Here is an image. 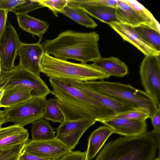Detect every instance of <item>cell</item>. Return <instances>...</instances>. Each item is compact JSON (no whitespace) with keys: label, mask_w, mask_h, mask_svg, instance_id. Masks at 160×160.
Returning a JSON list of instances; mask_svg holds the SVG:
<instances>
[{"label":"cell","mask_w":160,"mask_h":160,"mask_svg":"<svg viewBox=\"0 0 160 160\" xmlns=\"http://www.w3.org/2000/svg\"><path fill=\"white\" fill-rule=\"evenodd\" d=\"M31 128L32 140L41 141L56 138L55 132L48 121L41 118L34 121Z\"/></svg>","instance_id":"23"},{"label":"cell","mask_w":160,"mask_h":160,"mask_svg":"<svg viewBox=\"0 0 160 160\" xmlns=\"http://www.w3.org/2000/svg\"><path fill=\"white\" fill-rule=\"evenodd\" d=\"M7 122L6 118L4 115L3 111L0 109V128H2V125Z\"/></svg>","instance_id":"39"},{"label":"cell","mask_w":160,"mask_h":160,"mask_svg":"<svg viewBox=\"0 0 160 160\" xmlns=\"http://www.w3.org/2000/svg\"><path fill=\"white\" fill-rule=\"evenodd\" d=\"M85 160H88L86 158Z\"/></svg>","instance_id":"44"},{"label":"cell","mask_w":160,"mask_h":160,"mask_svg":"<svg viewBox=\"0 0 160 160\" xmlns=\"http://www.w3.org/2000/svg\"><path fill=\"white\" fill-rule=\"evenodd\" d=\"M8 12L4 10L0 9V38L3 33L6 26Z\"/></svg>","instance_id":"37"},{"label":"cell","mask_w":160,"mask_h":160,"mask_svg":"<svg viewBox=\"0 0 160 160\" xmlns=\"http://www.w3.org/2000/svg\"><path fill=\"white\" fill-rule=\"evenodd\" d=\"M67 5L81 8L88 14L108 24L112 22L118 21L115 14L116 9L111 7L91 4L86 0H68Z\"/></svg>","instance_id":"16"},{"label":"cell","mask_w":160,"mask_h":160,"mask_svg":"<svg viewBox=\"0 0 160 160\" xmlns=\"http://www.w3.org/2000/svg\"><path fill=\"white\" fill-rule=\"evenodd\" d=\"M136 32L148 44L160 52V33L145 25L134 28Z\"/></svg>","instance_id":"27"},{"label":"cell","mask_w":160,"mask_h":160,"mask_svg":"<svg viewBox=\"0 0 160 160\" xmlns=\"http://www.w3.org/2000/svg\"><path fill=\"white\" fill-rule=\"evenodd\" d=\"M154 160H160V159L159 158H156V159H155Z\"/></svg>","instance_id":"42"},{"label":"cell","mask_w":160,"mask_h":160,"mask_svg":"<svg viewBox=\"0 0 160 160\" xmlns=\"http://www.w3.org/2000/svg\"><path fill=\"white\" fill-rule=\"evenodd\" d=\"M1 68H0V75L1 72Z\"/></svg>","instance_id":"43"},{"label":"cell","mask_w":160,"mask_h":160,"mask_svg":"<svg viewBox=\"0 0 160 160\" xmlns=\"http://www.w3.org/2000/svg\"><path fill=\"white\" fill-rule=\"evenodd\" d=\"M22 42L16 31L9 22L0 38V62L1 70H10L15 66L14 61Z\"/></svg>","instance_id":"9"},{"label":"cell","mask_w":160,"mask_h":160,"mask_svg":"<svg viewBox=\"0 0 160 160\" xmlns=\"http://www.w3.org/2000/svg\"><path fill=\"white\" fill-rule=\"evenodd\" d=\"M99 39L98 34L95 31L85 32L68 30L61 32L55 38L46 40L41 45L44 52L56 58L87 63L101 57Z\"/></svg>","instance_id":"2"},{"label":"cell","mask_w":160,"mask_h":160,"mask_svg":"<svg viewBox=\"0 0 160 160\" xmlns=\"http://www.w3.org/2000/svg\"><path fill=\"white\" fill-rule=\"evenodd\" d=\"M32 90L25 86H15L4 90L0 102V108H9L32 97Z\"/></svg>","instance_id":"21"},{"label":"cell","mask_w":160,"mask_h":160,"mask_svg":"<svg viewBox=\"0 0 160 160\" xmlns=\"http://www.w3.org/2000/svg\"><path fill=\"white\" fill-rule=\"evenodd\" d=\"M16 160H49L31 154L23 150L19 154Z\"/></svg>","instance_id":"35"},{"label":"cell","mask_w":160,"mask_h":160,"mask_svg":"<svg viewBox=\"0 0 160 160\" xmlns=\"http://www.w3.org/2000/svg\"><path fill=\"white\" fill-rule=\"evenodd\" d=\"M154 130L160 131V108H158L150 118Z\"/></svg>","instance_id":"36"},{"label":"cell","mask_w":160,"mask_h":160,"mask_svg":"<svg viewBox=\"0 0 160 160\" xmlns=\"http://www.w3.org/2000/svg\"><path fill=\"white\" fill-rule=\"evenodd\" d=\"M68 0H38V1L44 7L48 8L52 12L56 17H58V12L60 13L68 5Z\"/></svg>","instance_id":"29"},{"label":"cell","mask_w":160,"mask_h":160,"mask_svg":"<svg viewBox=\"0 0 160 160\" xmlns=\"http://www.w3.org/2000/svg\"><path fill=\"white\" fill-rule=\"evenodd\" d=\"M150 134L153 137L156 142L157 148H158L159 156L158 158H160V131H156L154 130L150 132Z\"/></svg>","instance_id":"38"},{"label":"cell","mask_w":160,"mask_h":160,"mask_svg":"<svg viewBox=\"0 0 160 160\" xmlns=\"http://www.w3.org/2000/svg\"><path fill=\"white\" fill-rule=\"evenodd\" d=\"M86 158V151H72L60 160H85Z\"/></svg>","instance_id":"34"},{"label":"cell","mask_w":160,"mask_h":160,"mask_svg":"<svg viewBox=\"0 0 160 160\" xmlns=\"http://www.w3.org/2000/svg\"><path fill=\"white\" fill-rule=\"evenodd\" d=\"M60 13L87 28H95L98 24L82 9L67 5Z\"/></svg>","instance_id":"24"},{"label":"cell","mask_w":160,"mask_h":160,"mask_svg":"<svg viewBox=\"0 0 160 160\" xmlns=\"http://www.w3.org/2000/svg\"><path fill=\"white\" fill-rule=\"evenodd\" d=\"M113 131L106 126H100L94 130L90 135L86 151V158L91 160L96 155Z\"/></svg>","instance_id":"18"},{"label":"cell","mask_w":160,"mask_h":160,"mask_svg":"<svg viewBox=\"0 0 160 160\" xmlns=\"http://www.w3.org/2000/svg\"><path fill=\"white\" fill-rule=\"evenodd\" d=\"M28 87L32 90V97L46 99L51 90L40 77L18 65L8 71L1 70L0 75V89H9L15 86Z\"/></svg>","instance_id":"6"},{"label":"cell","mask_w":160,"mask_h":160,"mask_svg":"<svg viewBox=\"0 0 160 160\" xmlns=\"http://www.w3.org/2000/svg\"><path fill=\"white\" fill-rule=\"evenodd\" d=\"M25 0H0V9L10 12L14 8L25 1Z\"/></svg>","instance_id":"32"},{"label":"cell","mask_w":160,"mask_h":160,"mask_svg":"<svg viewBox=\"0 0 160 160\" xmlns=\"http://www.w3.org/2000/svg\"><path fill=\"white\" fill-rule=\"evenodd\" d=\"M10 147L0 149V155L2 153L4 152L7 149L9 148L10 147Z\"/></svg>","instance_id":"40"},{"label":"cell","mask_w":160,"mask_h":160,"mask_svg":"<svg viewBox=\"0 0 160 160\" xmlns=\"http://www.w3.org/2000/svg\"><path fill=\"white\" fill-rule=\"evenodd\" d=\"M40 66L41 72L49 78L68 82L101 80L110 77L92 64L71 62L56 58L45 52Z\"/></svg>","instance_id":"4"},{"label":"cell","mask_w":160,"mask_h":160,"mask_svg":"<svg viewBox=\"0 0 160 160\" xmlns=\"http://www.w3.org/2000/svg\"><path fill=\"white\" fill-rule=\"evenodd\" d=\"M115 14L118 22L136 27L145 25V22L138 12L122 0H118Z\"/></svg>","instance_id":"22"},{"label":"cell","mask_w":160,"mask_h":160,"mask_svg":"<svg viewBox=\"0 0 160 160\" xmlns=\"http://www.w3.org/2000/svg\"><path fill=\"white\" fill-rule=\"evenodd\" d=\"M17 16L18 26L23 30L39 38L41 42L42 37L48 30L49 24L47 22L31 17L27 13L19 14Z\"/></svg>","instance_id":"20"},{"label":"cell","mask_w":160,"mask_h":160,"mask_svg":"<svg viewBox=\"0 0 160 160\" xmlns=\"http://www.w3.org/2000/svg\"><path fill=\"white\" fill-rule=\"evenodd\" d=\"M160 55L145 56L141 64L139 74L145 91L160 107Z\"/></svg>","instance_id":"8"},{"label":"cell","mask_w":160,"mask_h":160,"mask_svg":"<svg viewBox=\"0 0 160 160\" xmlns=\"http://www.w3.org/2000/svg\"><path fill=\"white\" fill-rule=\"evenodd\" d=\"M46 99L32 97L9 108H4L3 112L7 122L23 127L43 118Z\"/></svg>","instance_id":"7"},{"label":"cell","mask_w":160,"mask_h":160,"mask_svg":"<svg viewBox=\"0 0 160 160\" xmlns=\"http://www.w3.org/2000/svg\"><path fill=\"white\" fill-rule=\"evenodd\" d=\"M0 68H1L0 62Z\"/></svg>","instance_id":"45"},{"label":"cell","mask_w":160,"mask_h":160,"mask_svg":"<svg viewBox=\"0 0 160 160\" xmlns=\"http://www.w3.org/2000/svg\"><path fill=\"white\" fill-rule=\"evenodd\" d=\"M134 9L144 20L145 25L160 33V24L152 14L142 5L135 0H122Z\"/></svg>","instance_id":"25"},{"label":"cell","mask_w":160,"mask_h":160,"mask_svg":"<svg viewBox=\"0 0 160 160\" xmlns=\"http://www.w3.org/2000/svg\"><path fill=\"white\" fill-rule=\"evenodd\" d=\"M100 122L111 128L114 133L125 137L139 135L146 132L147 130L146 121L112 118Z\"/></svg>","instance_id":"14"},{"label":"cell","mask_w":160,"mask_h":160,"mask_svg":"<svg viewBox=\"0 0 160 160\" xmlns=\"http://www.w3.org/2000/svg\"><path fill=\"white\" fill-rule=\"evenodd\" d=\"M44 52L41 42H22L17 53L19 58L18 66L40 77V63Z\"/></svg>","instance_id":"12"},{"label":"cell","mask_w":160,"mask_h":160,"mask_svg":"<svg viewBox=\"0 0 160 160\" xmlns=\"http://www.w3.org/2000/svg\"><path fill=\"white\" fill-rule=\"evenodd\" d=\"M112 118H123L132 120L146 121L149 115L147 113L139 110L129 111L115 115Z\"/></svg>","instance_id":"30"},{"label":"cell","mask_w":160,"mask_h":160,"mask_svg":"<svg viewBox=\"0 0 160 160\" xmlns=\"http://www.w3.org/2000/svg\"><path fill=\"white\" fill-rule=\"evenodd\" d=\"M70 83L73 87L112 111L116 115L136 110L112 98L94 91L85 85L82 81H73Z\"/></svg>","instance_id":"15"},{"label":"cell","mask_w":160,"mask_h":160,"mask_svg":"<svg viewBox=\"0 0 160 160\" xmlns=\"http://www.w3.org/2000/svg\"><path fill=\"white\" fill-rule=\"evenodd\" d=\"M96 67L111 76L122 78L128 74V68L126 64L118 58L114 57L100 58L93 62Z\"/></svg>","instance_id":"19"},{"label":"cell","mask_w":160,"mask_h":160,"mask_svg":"<svg viewBox=\"0 0 160 160\" xmlns=\"http://www.w3.org/2000/svg\"><path fill=\"white\" fill-rule=\"evenodd\" d=\"M26 143L12 146L0 155V160H16Z\"/></svg>","instance_id":"31"},{"label":"cell","mask_w":160,"mask_h":160,"mask_svg":"<svg viewBox=\"0 0 160 160\" xmlns=\"http://www.w3.org/2000/svg\"><path fill=\"white\" fill-rule=\"evenodd\" d=\"M96 122L91 119L64 121L57 129L56 138L72 150L85 132Z\"/></svg>","instance_id":"11"},{"label":"cell","mask_w":160,"mask_h":160,"mask_svg":"<svg viewBox=\"0 0 160 160\" xmlns=\"http://www.w3.org/2000/svg\"><path fill=\"white\" fill-rule=\"evenodd\" d=\"M90 88L112 98L135 109L143 111L149 118L160 108L145 91L128 84L103 80L83 82Z\"/></svg>","instance_id":"5"},{"label":"cell","mask_w":160,"mask_h":160,"mask_svg":"<svg viewBox=\"0 0 160 160\" xmlns=\"http://www.w3.org/2000/svg\"><path fill=\"white\" fill-rule=\"evenodd\" d=\"M28 130L17 124L0 128V149L27 143L29 141Z\"/></svg>","instance_id":"17"},{"label":"cell","mask_w":160,"mask_h":160,"mask_svg":"<svg viewBox=\"0 0 160 160\" xmlns=\"http://www.w3.org/2000/svg\"><path fill=\"white\" fill-rule=\"evenodd\" d=\"M23 150L49 160H60L72 150L56 138L45 141H28Z\"/></svg>","instance_id":"10"},{"label":"cell","mask_w":160,"mask_h":160,"mask_svg":"<svg viewBox=\"0 0 160 160\" xmlns=\"http://www.w3.org/2000/svg\"><path fill=\"white\" fill-rule=\"evenodd\" d=\"M50 93L58 101L64 121L91 119L96 121L111 118L116 114L99 102L72 86L70 83L49 78Z\"/></svg>","instance_id":"1"},{"label":"cell","mask_w":160,"mask_h":160,"mask_svg":"<svg viewBox=\"0 0 160 160\" xmlns=\"http://www.w3.org/2000/svg\"><path fill=\"white\" fill-rule=\"evenodd\" d=\"M108 24L124 40L132 44L145 56L160 55V52L154 49L146 42L136 32L134 27L118 21L112 22Z\"/></svg>","instance_id":"13"},{"label":"cell","mask_w":160,"mask_h":160,"mask_svg":"<svg viewBox=\"0 0 160 160\" xmlns=\"http://www.w3.org/2000/svg\"><path fill=\"white\" fill-rule=\"evenodd\" d=\"M4 90L2 89H0V102L4 92Z\"/></svg>","instance_id":"41"},{"label":"cell","mask_w":160,"mask_h":160,"mask_svg":"<svg viewBox=\"0 0 160 160\" xmlns=\"http://www.w3.org/2000/svg\"><path fill=\"white\" fill-rule=\"evenodd\" d=\"M44 8L39 2L38 0H26L12 9L10 12L16 15L27 13L37 9Z\"/></svg>","instance_id":"28"},{"label":"cell","mask_w":160,"mask_h":160,"mask_svg":"<svg viewBox=\"0 0 160 160\" xmlns=\"http://www.w3.org/2000/svg\"><path fill=\"white\" fill-rule=\"evenodd\" d=\"M118 0H86L89 3L96 6H106L116 9Z\"/></svg>","instance_id":"33"},{"label":"cell","mask_w":160,"mask_h":160,"mask_svg":"<svg viewBox=\"0 0 160 160\" xmlns=\"http://www.w3.org/2000/svg\"><path fill=\"white\" fill-rule=\"evenodd\" d=\"M43 118L60 124L64 121V115L56 98H51L46 99Z\"/></svg>","instance_id":"26"},{"label":"cell","mask_w":160,"mask_h":160,"mask_svg":"<svg viewBox=\"0 0 160 160\" xmlns=\"http://www.w3.org/2000/svg\"><path fill=\"white\" fill-rule=\"evenodd\" d=\"M157 144L150 132L118 138L106 144L95 160H153Z\"/></svg>","instance_id":"3"}]
</instances>
